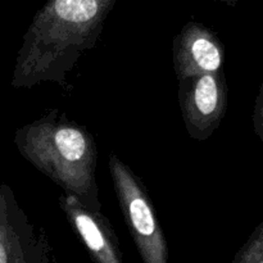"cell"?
Instances as JSON below:
<instances>
[{"label":"cell","instance_id":"cell-1","mask_svg":"<svg viewBox=\"0 0 263 263\" xmlns=\"http://www.w3.org/2000/svg\"><path fill=\"white\" fill-rule=\"evenodd\" d=\"M117 0H48L22 37L12 76L14 89L43 82L68 87L67 74L99 40Z\"/></svg>","mask_w":263,"mask_h":263},{"label":"cell","instance_id":"cell-2","mask_svg":"<svg viewBox=\"0 0 263 263\" xmlns=\"http://www.w3.org/2000/svg\"><path fill=\"white\" fill-rule=\"evenodd\" d=\"M14 145L37 171L73 194L89 210L102 212L95 171L98 148L87 127L51 109L17 128Z\"/></svg>","mask_w":263,"mask_h":263},{"label":"cell","instance_id":"cell-3","mask_svg":"<svg viewBox=\"0 0 263 263\" xmlns=\"http://www.w3.org/2000/svg\"><path fill=\"white\" fill-rule=\"evenodd\" d=\"M108 166L118 204L143 262L167 263L168 246L143 181L115 153Z\"/></svg>","mask_w":263,"mask_h":263},{"label":"cell","instance_id":"cell-4","mask_svg":"<svg viewBox=\"0 0 263 263\" xmlns=\"http://www.w3.org/2000/svg\"><path fill=\"white\" fill-rule=\"evenodd\" d=\"M179 104L187 134L208 140L220 127L228 110V81L223 69L179 80Z\"/></svg>","mask_w":263,"mask_h":263},{"label":"cell","instance_id":"cell-5","mask_svg":"<svg viewBox=\"0 0 263 263\" xmlns=\"http://www.w3.org/2000/svg\"><path fill=\"white\" fill-rule=\"evenodd\" d=\"M53 248L20 207L12 187L0 184V263L53 262Z\"/></svg>","mask_w":263,"mask_h":263},{"label":"cell","instance_id":"cell-6","mask_svg":"<svg viewBox=\"0 0 263 263\" xmlns=\"http://www.w3.org/2000/svg\"><path fill=\"white\" fill-rule=\"evenodd\" d=\"M172 62L177 80L221 71L225 63V46L217 33L192 21L174 37Z\"/></svg>","mask_w":263,"mask_h":263},{"label":"cell","instance_id":"cell-7","mask_svg":"<svg viewBox=\"0 0 263 263\" xmlns=\"http://www.w3.org/2000/svg\"><path fill=\"white\" fill-rule=\"evenodd\" d=\"M59 205L91 258L98 263H122V251L110 221L85 207L73 194L59 197Z\"/></svg>","mask_w":263,"mask_h":263},{"label":"cell","instance_id":"cell-8","mask_svg":"<svg viewBox=\"0 0 263 263\" xmlns=\"http://www.w3.org/2000/svg\"><path fill=\"white\" fill-rule=\"evenodd\" d=\"M234 263H263V221L233 259Z\"/></svg>","mask_w":263,"mask_h":263},{"label":"cell","instance_id":"cell-9","mask_svg":"<svg viewBox=\"0 0 263 263\" xmlns=\"http://www.w3.org/2000/svg\"><path fill=\"white\" fill-rule=\"evenodd\" d=\"M253 128L257 138L259 139L263 145V80L261 86H259L258 95L256 98V103H254Z\"/></svg>","mask_w":263,"mask_h":263},{"label":"cell","instance_id":"cell-10","mask_svg":"<svg viewBox=\"0 0 263 263\" xmlns=\"http://www.w3.org/2000/svg\"><path fill=\"white\" fill-rule=\"evenodd\" d=\"M217 2L223 3V4L229 5V7H235L238 4V0H217Z\"/></svg>","mask_w":263,"mask_h":263}]
</instances>
